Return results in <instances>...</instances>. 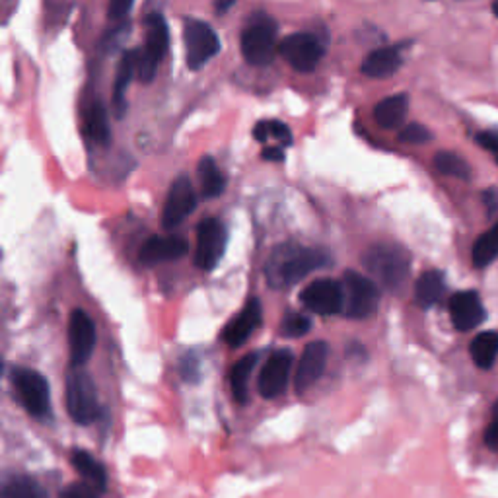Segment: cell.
Masks as SVG:
<instances>
[{
	"label": "cell",
	"mask_w": 498,
	"mask_h": 498,
	"mask_svg": "<svg viewBox=\"0 0 498 498\" xmlns=\"http://www.w3.org/2000/svg\"><path fill=\"white\" fill-rule=\"evenodd\" d=\"M331 257L324 249L300 244H280L265 261V277L272 289H289L310 272L329 267Z\"/></svg>",
	"instance_id": "obj_1"
},
{
	"label": "cell",
	"mask_w": 498,
	"mask_h": 498,
	"mask_svg": "<svg viewBox=\"0 0 498 498\" xmlns=\"http://www.w3.org/2000/svg\"><path fill=\"white\" fill-rule=\"evenodd\" d=\"M362 265L382 287L391 292H397L409 279L411 255L401 245L376 244L364 253Z\"/></svg>",
	"instance_id": "obj_2"
},
{
	"label": "cell",
	"mask_w": 498,
	"mask_h": 498,
	"mask_svg": "<svg viewBox=\"0 0 498 498\" xmlns=\"http://www.w3.org/2000/svg\"><path fill=\"white\" fill-rule=\"evenodd\" d=\"M10 382L14 387V394L22 407L26 409L31 417L45 421L51 419V389L49 382L31 369L14 366L10 372Z\"/></svg>",
	"instance_id": "obj_3"
},
{
	"label": "cell",
	"mask_w": 498,
	"mask_h": 498,
	"mask_svg": "<svg viewBox=\"0 0 498 498\" xmlns=\"http://www.w3.org/2000/svg\"><path fill=\"white\" fill-rule=\"evenodd\" d=\"M277 23L267 14H253L242 31V55L249 65L265 67L277 53Z\"/></svg>",
	"instance_id": "obj_4"
},
{
	"label": "cell",
	"mask_w": 498,
	"mask_h": 498,
	"mask_svg": "<svg viewBox=\"0 0 498 498\" xmlns=\"http://www.w3.org/2000/svg\"><path fill=\"white\" fill-rule=\"evenodd\" d=\"M67 411L78 424H92L100 417L98 391L92 378L80 369H70L67 376Z\"/></svg>",
	"instance_id": "obj_5"
},
{
	"label": "cell",
	"mask_w": 498,
	"mask_h": 498,
	"mask_svg": "<svg viewBox=\"0 0 498 498\" xmlns=\"http://www.w3.org/2000/svg\"><path fill=\"white\" fill-rule=\"evenodd\" d=\"M145 45L138 49V67L137 73L142 82H150L156 76L158 65L168 53L170 47V31L168 23L162 18L158 12H152L145 18Z\"/></svg>",
	"instance_id": "obj_6"
},
{
	"label": "cell",
	"mask_w": 498,
	"mask_h": 498,
	"mask_svg": "<svg viewBox=\"0 0 498 498\" xmlns=\"http://www.w3.org/2000/svg\"><path fill=\"white\" fill-rule=\"evenodd\" d=\"M342 292H345V306L342 314L351 319H364L376 314L379 304V290L376 282L357 271H345L342 275Z\"/></svg>",
	"instance_id": "obj_7"
},
{
	"label": "cell",
	"mask_w": 498,
	"mask_h": 498,
	"mask_svg": "<svg viewBox=\"0 0 498 498\" xmlns=\"http://www.w3.org/2000/svg\"><path fill=\"white\" fill-rule=\"evenodd\" d=\"M185 61L191 70L203 68L212 57L220 51V40L217 31L207 22L187 18L183 22Z\"/></svg>",
	"instance_id": "obj_8"
},
{
	"label": "cell",
	"mask_w": 498,
	"mask_h": 498,
	"mask_svg": "<svg viewBox=\"0 0 498 498\" xmlns=\"http://www.w3.org/2000/svg\"><path fill=\"white\" fill-rule=\"evenodd\" d=\"M277 53L298 73H312L325 53L324 43L310 31H298L282 38Z\"/></svg>",
	"instance_id": "obj_9"
},
{
	"label": "cell",
	"mask_w": 498,
	"mask_h": 498,
	"mask_svg": "<svg viewBox=\"0 0 498 498\" xmlns=\"http://www.w3.org/2000/svg\"><path fill=\"white\" fill-rule=\"evenodd\" d=\"M228 230L224 222L217 217H209L199 222L197 227V253L195 265L203 271H212L227 252Z\"/></svg>",
	"instance_id": "obj_10"
},
{
	"label": "cell",
	"mask_w": 498,
	"mask_h": 498,
	"mask_svg": "<svg viewBox=\"0 0 498 498\" xmlns=\"http://www.w3.org/2000/svg\"><path fill=\"white\" fill-rule=\"evenodd\" d=\"M300 302L306 310L319 316H335L345 306V292L342 282L333 279H317L307 284L300 294Z\"/></svg>",
	"instance_id": "obj_11"
},
{
	"label": "cell",
	"mask_w": 498,
	"mask_h": 498,
	"mask_svg": "<svg viewBox=\"0 0 498 498\" xmlns=\"http://www.w3.org/2000/svg\"><path fill=\"white\" fill-rule=\"evenodd\" d=\"M197 207V195L187 175H177L170 185L168 197L162 212V224L165 230H172L191 215Z\"/></svg>",
	"instance_id": "obj_12"
},
{
	"label": "cell",
	"mask_w": 498,
	"mask_h": 498,
	"mask_svg": "<svg viewBox=\"0 0 498 498\" xmlns=\"http://www.w3.org/2000/svg\"><path fill=\"white\" fill-rule=\"evenodd\" d=\"M93 347H96V325L92 317L84 310H73L68 319V349L75 369L90 360Z\"/></svg>",
	"instance_id": "obj_13"
},
{
	"label": "cell",
	"mask_w": 498,
	"mask_h": 498,
	"mask_svg": "<svg viewBox=\"0 0 498 498\" xmlns=\"http://www.w3.org/2000/svg\"><path fill=\"white\" fill-rule=\"evenodd\" d=\"M292 362L294 354L289 349H279L269 354V359L259 374V394L265 399L279 397L287 389Z\"/></svg>",
	"instance_id": "obj_14"
},
{
	"label": "cell",
	"mask_w": 498,
	"mask_h": 498,
	"mask_svg": "<svg viewBox=\"0 0 498 498\" xmlns=\"http://www.w3.org/2000/svg\"><path fill=\"white\" fill-rule=\"evenodd\" d=\"M327 359H329V345L325 341L307 342L294 376V387L298 394H306V391L324 376Z\"/></svg>",
	"instance_id": "obj_15"
},
{
	"label": "cell",
	"mask_w": 498,
	"mask_h": 498,
	"mask_svg": "<svg viewBox=\"0 0 498 498\" xmlns=\"http://www.w3.org/2000/svg\"><path fill=\"white\" fill-rule=\"evenodd\" d=\"M263 322V307L257 298L247 300L244 310L236 316L232 322L224 327L222 341L228 347H242L244 342L252 337L253 331Z\"/></svg>",
	"instance_id": "obj_16"
},
{
	"label": "cell",
	"mask_w": 498,
	"mask_h": 498,
	"mask_svg": "<svg viewBox=\"0 0 498 498\" xmlns=\"http://www.w3.org/2000/svg\"><path fill=\"white\" fill-rule=\"evenodd\" d=\"M449 317H452V324L459 331H471L479 327L487 314H485L483 302L477 292H458L449 300Z\"/></svg>",
	"instance_id": "obj_17"
},
{
	"label": "cell",
	"mask_w": 498,
	"mask_h": 498,
	"mask_svg": "<svg viewBox=\"0 0 498 498\" xmlns=\"http://www.w3.org/2000/svg\"><path fill=\"white\" fill-rule=\"evenodd\" d=\"M189 249L187 240L177 238V236H154L140 247L138 259L142 265L152 267L164 263V261L182 259Z\"/></svg>",
	"instance_id": "obj_18"
},
{
	"label": "cell",
	"mask_w": 498,
	"mask_h": 498,
	"mask_svg": "<svg viewBox=\"0 0 498 498\" xmlns=\"http://www.w3.org/2000/svg\"><path fill=\"white\" fill-rule=\"evenodd\" d=\"M138 67V49H129L123 53L120 67H117L115 73V82H113V96H111V105H113V113L117 120H123V115L127 111V100H125V92L133 80L135 73Z\"/></svg>",
	"instance_id": "obj_19"
},
{
	"label": "cell",
	"mask_w": 498,
	"mask_h": 498,
	"mask_svg": "<svg viewBox=\"0 0 498 498\" xmlns=\"http://www.w3.org/2000/svg\"><path fill=\"white\" fill-rule=\"evenodd\" d=\"M401 53L397 47H379L362 61V75L369 78H387L401 68Z\"/></svg>",
	"instance_id": "obj_20"
},
{
	"label": "cell",
	"mask_w": 498,
	"mask_h": 498,
	"mask_svg": "<svg viewBox=\"0 0 498 498\" xmlns=\"http://www.w3.org/2000/svg\"><path fill=\"white\" fill-rule=\"evenodd\" d=\"M409 111L407 93H396L379 102L374 108V120L382 129H397L405 121Z\"/></svg>",
	"instance_id": "obj_21"
},
{
	"label": "cell",
	"mask_w": 498,
	"mask_h": 498,
	"mask_svg": "<svg viewBox=\"0 0 498 498\" xmlns=\"http://www.w3.org/2000/svg\"><path fill=\"white\" fill-rule=\"evenodd\" d=\"M70 461H73V467L90 487H93L98 493L108 489V473H105V467L92 454H88L86 449H75Z\"/></svg>",
	"instance_id": "obj_22"
},
{
	"label": "cell",
	"mask_w": 498,
	"mask_h": 498,
	"mask_svg": "<svg viewBox=\"0 0 498 498\" xmlns=\"http://www.w3.org/2000/svg\"><path fill=\"white\" fill-rule=\"evenodd\" d=\"M86 130L88 137L96 142L98 147H108L111 142V129H110V117L105 103L96 100L86 111Z\"/></svg>",
	"instance_id": "obj_23"
},
{
	"label": "cell",
	"mask_w": 498,
	"mask_h": 498,
	"mask_svg": "<svg viewBox=\"0 0 498 498\" xmlns=\"http://www.w3.org/2000/svg\"><path fill=\"white\" fill-rule=\"evenodd\" d=\"M446 290L444 275L440 271H426L414 284V298L422 307H431L440 302Z\"/></svg>",
	"instance_id": "obj_24"
},
{
	"label": "cell",
	"mask_w": 498,
	"mask_h": 498,
	"mask_svg": "<svg viewBox=\"0 0 498 498\" xmlns=\"http://www.w3.org/2000/svg\"><path fill=\"white\" fill-rule=\"evenodd\" d=\"M199 180H200V193L205 199L220 197L227 189V177L220 172L218 164L212 156H203L199 162Z\"/></svg>",
	"instance_id": "obj_25"
},
{
	"label": "cell",
	"mask_w": 498,
	"mask_h": 498,
	"mask_svg": "<svg viewBox=\"0 0 498 498\" xmlns=\"http://www.w3.org/2000/svg\"><path fill=\"white\" fill-rule=\"evenodd\" d=\"M471 359L479 369L489 370L494 366L498 357V333L494 331H485L471 341Z\"/></svg>",
	"instance_id": "obj_26"
},
{
	"label": "cell",
	"mask_w": 498,
	"mask_h": 498,
	"mask_svg": "<svg viewBox=\"0 0 498 498\" xmlns=\"http://www.w3.org/2000/svg\"><path fill=\"white\" fill-rule=\"evenodd\" d=\"M259 360V352L245 354L244 359H240L232 366L230 370V386H232V396L238 403L247 401V384H249V376H252L255 364Z\"/></svg>",
	"instance_id": "obj_27"
},
{
	"label": "cell",
	"mask_w": 498,
	"mask_h": 498,
	"mask_svg": "<svg viewBox=\"0 0 498 498\" xmlns=\"http://www.w3.org/2000/svg\"><path fill=\"white\" fill-rule=\"evenodd\" d=\"M3 498H49L43 485L28 476H16L4 483Z\"/></svg>",
	"instance_id": "obj_28"
},
{
	"label": "cell",
	"mask_w": 498,
	"mask_h": 498,
	"mask_svg": "<svg viewBox=\"0 0 498 498\" xmlns=\"http://www.w3.org/2000/svg\"><path fill=\"white\" fill-rule=\"evenodd\" d=\"M498 259V222L473 245V265L483 269Z\"/></svg>",
	"instance_id": "obj_29"
},
{
	"label": "cell",
	"mask_w": 498,
	"mask_h": 498,
	"mask_svg": "<svg viewBox=\"0 0 498 498\" xmlns=\"http://www.w3.org/2000/svg\"><path fill=\"white\" fill-rule=\"evenodd\" d=\"M434 165L438 172L456 177V180H469L471 177L469 164L454 152H438L434 156Z\"/></svg>",
	"instance_id": "obj_30"
},
{
	"label": "cell",
	"mask_w": 498,
	"mask_h": 498,
	"mask_svg": "<svg viewBox=\"0 0 498 498\" xmlns=\"http://www.w3.org/2000/svg\"><path fill=\"white\" fill-rule=\"evenodd\" d=\"M271 137L280 140V145H284V147L292 145V130L289 129L287 123L277 121V120L259 121L253 129V138L257 142H267Z\"/></svg>",
	"instance_id": "obj_31"
},
{
	"label": "cell",
	"mask_w": 498,
	"mask_h": 498,
	"mask_svg": "<svg viewBox=\"0 0 498 498\" xmlns=\"http://www.w3.org/2000/svg\"><path fill=\"white\" fill-rule=\"evenodd\" d=\"M312 329V317H307L298 312H290L284 316L280 322V333L289 339H298L306 333H310Z\"/></svg>",
	"instance_id": "obj_32"
},
{
	"label": "cell",
	"mask_w": 498,
	"mask_h": 498,
	"mask_svg": "<svg viewBox=\"0 0 498 498\" xmlns=\"http://www.w3.org/2000/svg\"><path fill=\"white\" fill-rule=\"evenodd\" d=\"M432 133L421 123H411L399 130V140L407 142V145H426L431 142Z\"/></svg>",
	"instance_id": "obj_33"
},
{
	"label": "cell",
	"mask_w": 498,
	"mask_h": 498,
	"mask_svg": "<svg viewBox=\"0 0 498 498\" xmlns=\"http://www.w3.org/2000/svg\"><path fill=\"white\" fill-rule=\"evenodd\" d=\"M98 491L90 487L88 483H73V485H68V487L63 491L61 498H98Z\"/></svg>",
	"instance_id": "obj_34"
},
{
	"label": "cell",
	"mask_w": 498,
	"mask_h": 498,
	"mask_svg": "<svg viewBox=\"0 0 498 498\" xmlns=\"http://www.w3.org/2000/svg\"><path fill=\"white\" fill-rule=\"evenodd\" d=\"M127 31H129V23H121V26H117L115 30H111V31L105 33V38H103V41H102V47H103V49L108 51L110 47L113 49V47L120 45V43H121V40H123V38H127Z\"/></svg>",
	"instance_id": "obj_35"
},
{
	"label": "cell",
	"mask_w": 498,
	"mask_h": 498,
	"mask_svg": "<svg viewBox=\"0 0 498 498\" xmlns=\"http://www.w3.org/2000/svg\"><path fill=\"white\" fill-rule=\"evenodd\" d=\"M182 374L189 382H197L199 379V359L193 354H185L182 360Z\"/></svg>",
	"instance_id": "obj_36"
},
{
	"label": "cell",
	"mask_w": 498,
	"mask_h": 498,
	"mask_svg": "<svg viewBox=\"0 0 498 498\" xmlns=\"http://www.w3.org/2000/svg\"><path fill=\"white\" fill-rule=\"evenodd\" d=\"M477 142L483 147V148H487L491 150L494 156L498 154V133L496 130H489V133H481L477 137Z\"/></svg>",
	"instance_id": "obj_37"
},
{
	"label": "cell",
	"mask_w": 498,
	"mask_h": 498,
	"mask_svg": "<svg viewBox=\"0 0 498 498\" xmlns=\"http://www.w3.org/2000/svg\"><path fill=\"white\" fill-rule=\"evenodd\" d=\"M485 442L494 452H498V414H493V422L489 424L487 432H485Z\"/></svg>",
	"instance_id": "obj_38"
},
{
	"label": "cell",
	"mask_w": 498,
	"mask_h": 498,
	"mask_svg": "<svg viewBox=\"0 0 498 498\" xmlns=\"http://www.w3.org/2000/svg\"><path fill=\"white\" fill-rule=\"evenodd\" d=\"M130 8H133V3H125V0H113V3L110 4V18H125Z\"/></svg>",
	"instance_id": "obj_39"
},
{
	"label": "cell",
	"mask_w": 498,
	"mask_h": 498,
	"mask_svg": "<svg viewBox=\"0 0 498 498\" xmlns=\"http://www.w3.org/2000/svg\"><path fill=\"white\" fill-rule=\"evenodd\" d=\"M261 156H263V160H267V162H282L284 152L280 147H269L261 152Z\"/></svg>",
	"instance_id": "obj_40"
},
{
	"label": "cell",
	"mask_w": 498,
	"mask_h": 498,
	"mask_svg": "<svg viewBox=\"0 0 498 498\" xmlns=\"http://www.w3.org/2000/svg\"><path fill=\"white\" fill-rule=\"evenodd\" d=\"M485 207H487V210L491 212H496L498 210V191L496 189H489V191H485Z\"/></svg>",
	"instance_id": "obj_41"
},
{
	"label": "cell",
	"mask_w": 498,
	"mask_h": 498,
	"mask_svg": "<svg viewBox=\"0 0 498 498\" xmlns=\"http://www.w3.org/2000/svg\"><path fill=\"white\" fill-rule=\"evenodd\" d=\"M234 6V3H218L217 4V12H227L228 8H232Z\"/></svg>",
	"instance_id": "obj_42"
},
{
	"label": "cell",
	"mask_w": 498,
	"mask_h": 498,
	"mask_svg": "<svg viewBox=\"0 0 498 498\" xmlns=\"http://www.w3.org/2000/svg\"><path fill=\"white\" fill-rule=\"evenodd\" d=\"M493 12H494L496 18H498V3H494V4H493Z\"/></svg>",
	"instance_id": "obj_43"
}]
</instances>
